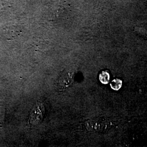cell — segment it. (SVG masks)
<instances>
[{
  "label": "cell",
  "mask_w": 147,
  "mask_h": 147,
  "mask_svg": "<svg viewBox=\"0 0 147 147\" xmlns=\"http://www.w3.org/2000/svg\"><path fill=\"white\" fill-rule=\"evenodd\" d=\"M75 73L73 69H68L63 72L60 77L58 83L63 88L68 87L73 82Z\"/></svg>",
  "instance_id": "obj_3"
},
{
  "label": "cell",
  "mask_w": 147,
  "mask_h": 147,
  "mask_svg": "<svg viewBox=\"0 0 147 147\" xmlns=\"http://www.w3.org/2000/svg\"><path fill=\"white\" fill-rule=\"evenodd\" d=\"M86 125L90 131L104 132L109 131L113 125V121L105 117H97L87 121Z\"/></svg>",
  "instance_id": "obj_1"
},
{
  "label": "cell",
  "mask_w": 147,
  "mask_h": 147,
  "mask_svg": "<svg viewBox=\"0 0 147 147\" xmlns=\"http://www.w3.org/2000/svg\"><path fill=\"white\" fill-rule=\"evenodd\" d=\"M111 87L112 89L118 90L121 88L122 86V81L120 79H114L111 83Z\"/></svg>",
  "instance_id": "obj_5"
},
{
  "label": "cell",
  "mask_w": 147,
  "mask_h": 147,
  "mask_svg": "<svg viewBox=\"0 0 147 147\" xmlns=\"http://www.w3.org/2000/svg\"><path fill=\"white\" fill-rule=\"evenodd\" d=\"M44 114V107L42 103H39L32 110L31 122L33 124H38L42 121Z\"/></svg>",
  "instance_id": "obj_2"
},
{
  "label": "cell",
  "mask_w": 147,
  "mask_h": 147,
  "mask_svg": "<svg viewBox=\"0 0 147 147\" xmlns=\"http://www.w3.org/2000/svg\"><path fill=\"white\" fill-rule=\"evenodd\" d=\"M134 31L137 33L139 36L143 37L147 40V31L143 28L141 27H135Z\"/></svg>",
  "instance_id": "obj_6"
},
{
  "label": "cell",
  "mask_w": 147,
  "mask_h": 147,
  "mask_svg": "<svg viewBox=\"0 0 147 147\" xmlns=\"http://www.w3.org/2000/svg\"><path fill=\"white\" fill-rule=\"evenodd\" d=\"M110 79V76L108 71H103L99 75V80L103 84H107Z\"/></svg>",
  "instance_id": "obj_4"
}]
</instances>
